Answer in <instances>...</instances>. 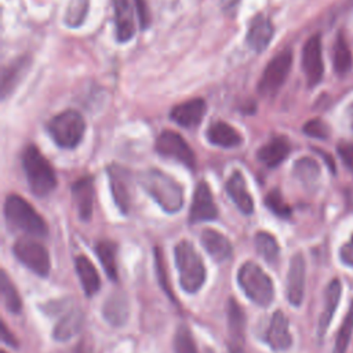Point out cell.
I'll return each instance as SVG.
<instances>
[{
    "label": "cell",
    "instance_id": "31",
    "mask_svg": "<svg viewBox=\"0 0 353 353\" xmlns=\"http://www.w3.org/2000/svg\"><path fill=\"white\" fill-rule=\"evenodd\" d=\"M256 252L269 263H273L279 258V244L277 240L268 232H258L254 237Z\"/></svg>",
    "mask_w": 353,
    "mask_h": 353
},
{
    "label": "cell",
    "instance_id": "37",
    "mask_svg": "<svg viewBox=\"0 0 353 353\" xmlns=\"http://www.w3.org/2000/svg\"><path fill=\"white\" fill-rule=\"evenodd\" d=\"M263 203H265V205H266L274 215H277V216H280V218H288V216L291 215V208H290V205L284 201V199H283V196H281V193H280L279 189L270 190V192L266 194Z\"/></svg>",
    "mask_w": 353,
    "mask_h": 353
},
{
    "label": "cell",
    "instance_id": "25",
    "mask_svg": "<svg viewBox=\"0 0 353 353\" xmlns=\"http://www.w3.org/2000/svg\"><path fill=\"white\" fill-rule=\"evenodd\" d=\"M341 281L338 279L331 280V283L327 285L325 295H324V307L319 317V336H323L332 320V316L335 313V309L338 306L339 298H341Z\"/></svg>",
    "mask_w": 353,
    "mask_h": 353
},
{
    "label": "cell",
    "instance_id": "4",
    "mask_svg": "<svg viewBox=\"0 0 353 353\" xmlns=\"http://www.w3.org/2000/svg\"><path fill=\"white\" fill-rule=\"evenodd\" d=\"M22 165L28 179V185L33 194L44 197L50 194L57 186L55 172L48 160L40 153V150L30 145L22 154Z\"/></svg>",
    "mask_w": 353,
    "mask_h": 353
},
{
    "label": "cell",
    "instance_id": "34",
    "mask_svg": "<svg viewBox=\"0 0 353 353\" xmlns=\"http://www.w3.org/2000/svg\"><path fill=\"white\" fill-rule=\"evenodd\" d=\"M90 0H69L68 8L65 12V23L69 28L80 26L88 12Z\"/></svg>",
    "mask_w": 353,
    "mask_h": 353
},
{
    "label": "cell",
    "instance_id": "10",
    "mask_svg": "<svg viewBox=\"0 0 353 353\" xmlns=\"http://www.w3.org/2000/svg\"><path fill=\"white\" fill-rule=\"evenodd\" d=\"M302 69L309 87H314L321 81L324 63L321 55V40L319 34L312 36L302 48Z\"/></svg>",
    "mask_w": 353,
    "mask_h": 353
},
{
    "label": "cell",
    "instance_id": "30",
    "mask_svg": "<svg viewBox=\"0 0 353 353\" xmlns=\"http://www.w3.org/2000/svg\"><path fill=\"white\" fill-rule=\"evenodd\" d=\"M29 65V61L25 58L17 59L11 62L7 68L3 69V77H1V94L6 97L12 88L18 84L19 77L22 76V72L26 70Z\"/></svg>",
    "mask_w": 353,
    "mask_h": 353
},
{
    "label": "cell",
    "instance_id": "19",
    "mask_svg": "<svg viewBox=\"0 0 353 353\" xmlns=\"http://www.w3.org/2000/svg\"><path fill=\"white\" fill-rule=\"evenodd\" d=\"M273 33L274 29L270 19L265 15H256L250 23L247 32V43L254 51L262 52L272 41Z\"/></svg>",
    "mask_w": 353,
    "mask_h": 353
},
{
    "label": "cell",
    "instance_id": "39",
    "mask_svg": "<svg viewBox=\"0 0 353 353\" xmlns=\"http://www.w3.org/2000/svg\"><path fill=\"white\" fill-rule=\"evenodd\" d=\"M134 3L137 6L141 29H148L150 25V11H149L146 0H134Z\"/></svg>",
    "mask_w": 353,
    "mask_h": 353
},
{
    "label": "cell",
    "instance_id": "26",
    "mask_svg": "<svg viewBox=\"0 0 353 353\" xmlns=\"http://www.w3.org/2000/svg\"><path fill=\"white\" fill-rule=\"evenodd\" d=\"M84 324V313L80 309L68 312L54 327L52 338L58 342H65L80 332Z\"/></svg>",
    "mask_w": 353,
    "mask_h": 353
},
{
    "label": "cell",
    "instance_id": "43",
    "mask_svg": "<svg viewBox=\"0 0 353 353\" xmlns=\"http://www.w3.org/2000/svg\"><path fill=\"white\" fill-rule=\"evenodd\" d=\"M239 1L240 0H222L221 4H222L223 11H230V10H233L239 4Z\"/></svg>",
    "mask_w": 353,
    "mask_h": 353
},
{
    "label": "cell",
    "instance_id": "35",
    "mask_svg": "<svg viewBox=\"0 0 353 353\" xmlns=\"http://www.w3.org/2000/svg\"><path fill=\"white\" fill-rule=\"evenodd\" d=\"M295 176L303 183H313L320 175V168L316 160L310 157L299 159L294 165Z\"/></svg>",
    "mask_w": 353,
    "mask_h": 353
},
{
    "label": "cell",
    "instance_id": "36",
    "mask_svg": "<svg viewBox=\"0 0 353 353\" xmlns=\"http://www.w3.org/2000/svg\"><path fill=\"white\" fill-rule=\"evenodd\" d=\"M174 352L175 353H197V347L192 332L188 325L181 324L174 334Z\"/></svg>",
    "mask_w": 353,
    "mask_h": 353
},
{
    "label": "cell",
    "instance_id": "20",
    "mask_svg": "<svg viewBox=\"0 0 353 353\" xmlns=\"http://www.w3.org/2000/svg\"><path fill=\"white\" fill-rule=\"evenodd\" d=\"M226 192H228L229 197L233 200V203L236 204V207L244 215H251L254 212L252 197L247 190L244 176L239 171H234L229 176V179L226 182Z\"/></svg>",
    "mask_w": 353,
    "mask_h": 353
},
{
    "label": "cell",
    "instance_id": "29",
    "mask_svg": "<svg viewBox=\"0 0 353 353\" xmlns=\"http://www.w3.org/2000/svg\"><path fill=\"white\" fill-rule=\"evenodd\" d=\"M95 252L98 259L102 263L103 270L106 272L108 277L113 281L117 280V266H116V254L117 245L110 240H101L95 245Z\"/></svg>",
    "mask_w": 353,
    "mask_h": 353
},
{
    "label": "cell",
    "instance_id": "24",
    "mask_svg": "<svg viewBox=\"0 0 353 353\" xmlns=\"http://www.w3.org/2000/svg\"><path fill=\"white\" fill-rule=\"evenodd\" d=\"M74 269H76V273L81 283L84 294L88 298L95 295L99 290L101 279H99V274H98L95 266L92 265V262L87 256L79 255L74 259Z\"/></svg>",
    "mask_w": 353,
    "mask_h": 353
},
{
    "label": "cell",
    "instance_id": "5",
    "mask_svg": "<svg viewBox=\"0 0 353 353\" xmlns=\"http://www.w3.org/2000/svg\"><path fill=\"white\" fill-rule=\"evenodd\" d=\"M237 283L245 296L255 305L266 307L273 302L274 288L272 279L259 265L251 261L244 262L237 272Z\"/></svg>",
    "mask_w": 353,
    "mask_h": 353
},
{
    "label": "cell",
    "instance_id": "44",
    "mask_svg": "<svg viewBox=\"0 0 353 353\" xmlns=\"http://www.w3.org/2000/svg\"><path fill=\"white\" fill-rule=\"evenodd\" d=\"M229 353H245L241 345H232L229 343Z\"/></svg>",
    "mask_w": 353,
    "mask_h": 353
},
{
    "label": "cell",
    "instance_id": "18",
    "mask_svg": "<svg viewBox=\"0 0 353 353\" xmlns=\"http://www.w3.org/2000/svg\"><path fill=\"white\" fill-rule=\"evenodd\" d=\"M113 14H114V28L116 39L120 43L128 41L134 33V14L130 0H112Z\"/></svg>",
    "mask_w": 353,
    "mask_h": 353
},
{
    "label": "cell",
    "instance_id": "21",
    "mask_svg": "<svg viewBox=\"0 0 353 353\" xmlns=\"http://www.w3.org/2000/svg\"><path fill=\"white\" fill-rule=\"evenodd\" d=\"M207 139L215 146L228 149L237 148L243 142V138L239 134V131L225 121L212 123L207 130Z\"/></svg>",
    "mask_w": 353,
    "mask_h": 353
},
{
    "label": "cell",
    "instance_id": "7",
    "mask_svg": "<svg viewBox=\"0 0 353 353\" xmlns=\"http://www.w3.org/2000/svg\"><path fill=\"white\" fill-rule=\"evenodd\" d=\"M292 65V52L284 50L277 54L263 69L258 83V92L262 97H272L283 87Z\"/></svg>",
    "mask_w": 353,
    "mask_h": 353
},
{
    "label": "cell",
    "instance_id": "33",
    "mask_svg": "<svg viewBox=\"0 0 353 353\" xmlns=\"http://www.w3.org/2000/svg\"><path fill=\"white\" fill-rule=\"evenodd\" d=\"M352 334H353V301H352V303L347 309V313L339 327L332 353H346Z\"/></svg>",
    "mask_w": 353,
    "mask_h": 353
},
{
    "label": "cell",
    "instance_id": "16",
    "mask_svg": "<svg viewBox=\"0 0 353 353\" xmlns=\"http://www.w3.org/2000/svg\"><path fill=\"white\" fill-rule=\"evenodd\" d=\"M73 201L79 214V218L84 222L91 219L94 204V183L91 176H84L76 181L72 186Z\"/></svg>",
    "mask_w": 353,
    "mask_h": 353
},
{
    "label": "cell",
    "instance_id": "15",
    "mask_svg": "<svg viewBox=\"0 0 353 353\" xmlns=\"http://www.w3.org/2000/svg\"><path fill=\"white\" fill-rule=\"evenodd\" d=\"M105 320L113 327H121L127 323L130 316V301L123 291L110 294L102 306Z\"/></svg>",
    "mask_w": 353,
    "mask_h": 353
},
{
    "label": "cell",
    "instance_id": "13",
    "mask_svg": "<svg viewBox=\"0 0 353 353\" xmlns=\"http://www.w3.org/2000/svg\"><path fill=\"white\" fill-rule=\"evenodd\" d=\"M205 101L203 98H193L172 108L170 119L183 128H193L199 125L205 114Z\"/></svg>",
    "mask_w": 353,
    "mask_h": 353
},
{
    "label": "cell",
    "instance_id": "41",
    "mask_svg": "<svg viewBox=\"0 0 353 353\" xmlns=\"http://www.w3.org/2000/svg\"><path fill=\"white\" fill-rule=\"evenodd\" d=\"M339 256H341V261H342L345 265L353 266V234H352L350 240H349L347 243H345V244L341 247Z\"/></svg>",
    "mask_w": 353,
    "mask_h": 353
},
{
    "label": "cell",
    "instance_id": "45",
    "mask_svg": "<svg viewBox=\"0 0 353 353\" xmlns=\"http://www.w3.org/2000/svg\"><path fill=\"white\" fill-rule=\"evenodd\" d=\"M347 114H349V121H350V127L353 130V102L350 103L349 109H347Z\"/></svg>",
    "mask_w": 353,
    "mask_h": 353
},
{
    "label": "cell",
    "instance_id": "42",
    "mask_svg": "<svg viewBox=\"0 0 353 353\" xmlns=\"http://www.w3.org/2000/svg\"><path fill=\"white\" fill-rule=\"evenodd\" d=\"M1 341L6 345H8V346H12V347L18 346L17 338L11 334V331H8V328H7V325L4 323H1Z\"/></svg>",
    "mask_w": 353,
    "mask_h": 353
},
{
    "label": "cell",
    "instance_id": "28",
    "mask_svg": "<svg viewBox=\"0 0 353 353\" xmlns=\"http://www.w3.org/2000/svg\"><path fill=\"white\" fill-rule=\"evenodd\" d=\"M352 63H353V58H352L350 48H349L345 37L342 36V33H339L336 36L334 47H332L334 70L336 74L345 76L350 70Z\"/></svg>",
    "mask_w": 353,
    "mask_h": 353
},
{
    "label": "cell",
    "instance_id": "27",
    "mask_svg": "<svg viewBox=\"0 0 353 353\" xmlns=\"http://www.w3.org/2000/svg\"><path fill=\"white\" fill-rule=\"evenodd\" d=\"M228 331L230 335L232 345H241L244 342V330H245V314L240 305L230 298L228 301Z\"/></svg>",
    "mask_w": 353,
    "mask_h": 353
},
{
    "label": "cell",
    "instance_id": "9",
    "mask_svg": "<svg viewBox=\"0 0 353 353\" xmlns=\"http://www.w3.org/2000/svg\"><path fill=\"white\" fill-rule=\"evenodd\" d=\"M156 152L163 157L174 159L179 163H182L185 167L194 168L196 165V156L192 150V148L186 143V141L175 131L165 130L163 131L154 143Z\"/></svg>",
    "mask_w": 353,
    "mask_h": 353
},
{
    "label": "cell",
    "instance_id": "3",
    "mask_svg": "<svg viewBox=\"0 0 353 353\" xmlns=\"http://www.w3.org/2000/svg\"><path fill=\"white\" fill-rule=\"evenodd\" d=\"M174 255L181 288L188 294L197 292L205 281V266L194 245L182 240L175 245Z\"/></svg>",
    "mask_w": 353,
    "mask_h": 353
},
{
    "label": "cell",
    "instance_id": "11",
    "mask_svg": "<svg viewBox=\"0 0 353 353\" xmlns=\"http://www.w3.org/2000/svg\"><path fill=\"white\" fill-rule=\"evenodd\" d=\"M216 216H218V208L215 205L211 189L204 181H201L197 183L193 193L192 205L189 211V222L199 223V222L216 219Z\"/></svg>",
    "mask_w": 353,
    "mask_h": 353
},
{
    "label": "cell",
    "instance_id": "1",
    "mask_svg": "<svg viewBox=\"0 0 353 353\" xmlns=\"http://www.w3.org/2000/svg\"><path fill=\"white\" fill-rule=\"evenodd\" d=\"M139 183L145 192L170 214L178 212L183 205L182 186L168 174L157 168H150L141 174Z\"/></svg>",
    "mask_w": 353,
    "mask_h": 353
},
{
    "label": "cell",
    "instance_id": "2",
    "mask_svg": "<svg viewBox=\"0 0 353 353\" xmlns=\"http://www.w3.org/2000/svg\"><path fill=\"white\" fill-rule=\"evenodd\" d=\"M4 218L12 230H19L34 237H44L48 233L46 221L23 197L18 194H8L6 197Z\"/></svg>",
    "mask_w": 353,
    "mask_h": 353
},
{
    "label": "cell",
    "instance_id": "17",
    "mask_svg": "<svg viewBox=\"0 0 353 353\" xmlns=\"http://www.w3.org/2000/svg\"><path fill=\"white\" fill-rule=\"evenodd\" d=\"M201 244L207 254L215 261V262H225L232 258L233 247L232 243L226 236L219 233L214 229H204L200 236Z\"/></svg>",
    "mask_w": 353,
    "mask_h": 353
},
{
    "label": "cell",
    "instance_id": "8",
    "mask_svg": "<svg viewBox=\"0 0 353 353\" xmlns=\"http://www.w3.org/2000/svg\"><path fill=\"white\" fill-rule=\"evenodd\" d=\"M12 252L23 266H26L29 270H32L37 276L40 277L48 276L51 262H50L48 251L43 244L32 239H21L14 244Z\"/></svg>",
    "mask_w": 353,
    "mask_h": 353
},
{
    "label": "cell",
    "instance_id": "23",
    "mask_svg": "<svg viewBox=\"0 0 353 353\" xmlns=\"http://www.w3.org/2000/svg\"><path fill=\"white\" fill-rule=\"evenodd\" d=\"M291 146L290 142L283 138H273L272 141H269L268 143H265L256 153V157L261 163H263L266 167H277L279 164H281L287 156L290 154Z\"/></svg>",
    "mask_w": 353,
    "mask_h": 353
},
{
    "label": "cell",
    "instance_id": "12",
    "mask_svg": "<svg viewBox=\"0 0 353 353\" xmlns=\"http://www.w3.org/2000/svg\"><path fill=\"white\" fill-rule=\"evenodd\" d=\"M305 273H306L305 259H303V255L298 252L291 258L288 273H287V299L295 307L301 306L303 301Z\"/></svg>",
    "mask_w": 353,
    "mask_h": 353
},
{
    "label": "cell",
    "instance_id": "40",
    "mask_svg": "<svg viewBox=\"0 0 353 353\" xmlns=\"http://www.w3.org/2000/svg\"><path fill=\"white\" fill-rule=\"evenodd\" d=\"M336 149L343 164L353 171V142H341Z\"/></svg>",
    "mask_w": 353,
    "mask_h": 353
},
{
    "label": "cell",
    "instance_id": "14",
    "mask_svg": "<svg viewBox=\"0 0 353 353\" xmlns=\"http://www.w3.org/2000/svg\"><path fill=\"white\" fill-rule=\"evenodd\" d=\"M265 341L276 352L287 350L291 346L292 338L288 330V320L281 310H276L273 313L265 334Z\"/></svg>",
    "mask_w": 353,
    "mask_h": 353
},
{
    "label": "cell",
    "instance_id": "6",
    "mask_svg": "<svg viewBox=\"0 0 353 353\" xmlns=\"http://www.w3.org/2000/svg\"><path fill=\"white\" fill-rule=\"evenodd\" d=\"M47 131L58 146L73 149L80 143L84 135L85 121L79 112L68 109L58 113L47 123Z\"/></svg>",
    "mask_w": 353,
    "mask_h": 353
},
{
    "label": "cell",
    "instance_id": "22",
    "mask_svg": "<svg viewBox=\"0 0 353 353\" xmlns=\"http://www.w3.org/2000/svg\"><path fill=\"white\" fill-rule=\"evenodd\" d=\"M109 179H110V190L114 199V203L117 204L119 210L123 214L128 212L130 208V189H128V179L125 175V171H123L120 167L112 165L109 167Z\"/></svg>",
    "mask_w": 353,
    "mask_h": 353
},
{
    "label": "cell",
    "instance_id": "32",
    "mask_svg": "<svg viewBox=\"0 0 353 353\" xmlns=\"http://www.w3.org/2000/svg\"><path fill=\"white\" fill-rule=\"evenodd\" d=\"M0 291H1L3 302H4V306L7 307V310L10 313H19L22 309V301L19 298V294H18L15 285L8 279V276L4 270H1V276H0Z\"/></svg>",
    "mask_w": 353,
    "mask_h": 353
},
{
    "label": "cell",
    "instance_id": "38",
    "mask_svg": "<svg viewBox=\"0 0 353 353\" xmlns=\"http://www.w3.org/2000/svg\"><path fill=\"white\" fill-rule=\"evenodd\" d=\"M303 132L312 138L316 139H327L330 137V128L328 125L321 121L320 119H313L309 120L305 125H303Z\"/></svg>",
    "mask_w": 353,
    "mask_h": 353
},
{
    "label": "cell",
    "instance_id": "46",
    "mask_svg": "<svg viewBox=\"0 0 353 353\" xmlns=\"http://www.w3.org/2000/svg\"><path fill=\"white\" fill-rule=\"evenodd\" d=\"M1 353H7V352H4V350H1Z\"/></svg>",
    "mask_w": 353,
    "mask_h": 353
}]
</instances>
